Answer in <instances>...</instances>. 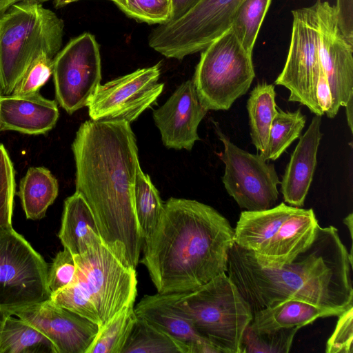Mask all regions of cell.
<instances>
[{"mask_svg":"<svg viewBox=\"0 0 353 353\" xmlns=\"http://www.w3.org/2000/svg\"><path fill=\"white\" fill-rule=\"evenodd\" d=\"M339 316L333 333L326 343V353H352L353 306Z\"/></svg>","mask_w":353,"mask_h":353,"instance_id":"38","label":"cell"},{"mask_svg":"<svg viewBox=\"0 0 353 353\" xmlns=\"http://www.w3.org/2000/svg\"><path fill=\"white\" fill-rule=\"evenodd\" d=\"M234 243V228L214 208L171 197L156 230L143 242L139 262L158 294L192 291L227 272Z\"/></svg>","mask_w":353,"mask_h":353,"instance_id":"3","label":"cell"},{"mask_svg":"<svg viewBox=\"0 0 353 353\" xmlns=\"http://www.w3.org/2000/svg\"><path fill=\"white\" fill-rule=\"evenodd\" d=\"M353 214L352 213H350L346 217H345L343 220V223L347 227L349 230L350 238L352 239V231H353Z\"/></svg>","mask_w":353,"mask_h":353,"instance_id":"43","label":"cell"},{"mask_svg":"<svg viewBox=\"0 0 353 353\" xmlns=\"http://www.w3.org/2000/svg\"><path fill=\"white\" fill-rule=\"evenodd\" d=\"M77 272L72 253L65 248L57 252L48 270L47 283L51 294L74 283Z\"/></svg>","mask_w":353,"mask_h":353,"instance_id":"37","label":"cell"},{"mask_svg":"<svg viewBox=\"0 0 353 353\" xmlns=\"http://www.w3.org/2000/svg\"><path fill=\"white\" fill-rule=\"evenodd\" d=\"M297 208L282 202L267 210L243 211L234 228V243L245 250L258 252Z\"/></svg>","mask_w":353,"mask_h":353,"instance_id":"21","label":"cell"},{"mask_svg":"<svg viewBox=\"0 0 353 353\" xmlns=\"http://www.w3.org/2000/svg\"><path fill=\"white\" fill-rule=\"evenodd\" d=\"M76 191L87 202L103 243L136 269L143 239L134 207L138 149L130 123L92 119L72 144Z\"/></svg>","mask_w":353,"mask_h":353,"instance_id":"1","label":"cell"},{"mask_svg":"<svg viewBox=\"0 0 353 353\" xmlns=\"http://www.w3.org/2000/svg\"><path fill=\"white\" fill-rule=\"evenodd\" d=\"M121 353H190L188 345L137 316Z\"/></svg>","mask_w":353,"mask_h":353,"instance_id":"28","label":"cell"},{"mask_svg":"<svg viewBox=\"0 0 353 353\" xmlns=\"http://www.w3.org/2000/svg\"><path fill=\"white\" fill-rule=\"evenodd\" d=\"M134 307H129L99 329L86 353H121L137 319Z\"/></svg>","mask_w":353,"mask_h":353,"instance_id":"31","label":"cell"},{"mask_svg":"<svg viewBox=\"0 0 353 353\" xmlns=\"http://www.w3.org/2000/svg\"><path fill=\"white\" fill-rule=\"evenodd\" d=\"M292 13L293 22L289 51L275 83L290 91L289 101L305 105L315 115L321 117L324 112L318 104L316 94L321 69L316 4L294 10Z\"/></svg>","mask_w":353,"mask_h":353,"instance_id":"10","label":"cell"},{"mask_svg":"<svg viewBox=\"0 0 353 353\" xmlns=\"http://www.w3.org/2000/svg\"><path fill=\"white\" fill-rule=\"evenodd\" d=\"M11 314L43 333L57 353H86L99 332L98 325L57 305L50 299L15 310Z\"/></svg>","mask_w":353,"mask_h":353,"instance_id":"15","label":"cell"},{"mask_svg":"<svg viewBox=\"0 0 353 353\" xmlns=\"http://www.w3.org/2000/svg\"><path fill=\"white\" fill-rule=\"evenodd\" d=\"M127 16L149 24H163L170 20L169 0H119L114 3Z\"/></svg>","mask_w":353,"mask_h":353,"instance_id":"34","label":"cell"},{"mask_svg":"<svg viewBox=\"0 0 353 353\" xmlns=\"http://www.w3.org/2000/svg\"><path fill=\"white\" fill-rule=\"evenodd\" d=\"M10 314L9 312L0 308V333L6 318Z\"/></svg>","mask_w":353,"mask_h":353,"instance_id":"45","label":"cell"},{"mask_svg":"<svg viewBox=\"0 0 353 353\" xmlns=\"http://www.w3.org/2000/svg\"><path fill=\"white\" fill-rule=\"evenodd\" d=\"M321 116L314 115L291 154L280 182L284 201L291 206L304 205L316 166V156L323 133Z\"/></svg>","mask_w":353,"mask_h":353,"instance_id":"18","label":"cell"},{"mask_svg":"<svg viewBox=\"0 0 353 353\" xmlns=\"http://www.w3.org/2000/svg\"><path fill=\"white\" fill-rule=\"evenodd\" d=\"M50 299L57 305L87 319L99 328L101 321L97 310L88 294L77 281L52 294Z\"/></svg>","mask_w":353,"mask_h":353,"instance_id":"33","label":"cell"},{"mask_svg":"<svg viewBox=\"0 0 353 353\" xmlns=\"http://www.w3.org/2000/svg\"><path fill=\"white\" fill-rule=\"evenodd\" d=\"M252 57L231 28L202 50L192 80L208 110H227L248 92L255 77Z\"/></svg>","mask_w":353,"mask_h":353,"instance_id":"6","label":"cell"},{"mask_svg":"<svg viewBox=\"0 0 353 353\" xmlns=\"http://www.w3.org/2000/svg\"><path fill=\"white\" fill-rule=\"evenodd\" d=\"M272 0H244L238 8L230 28L241 46L252 54L261 26Z\"/></svg>","mask_w":353,"mask_h":353,"instance_id":"30","label":"cell"},{"mask_svg":"<svg viewBox=\"0 0 353 353\" xmlns=\"http://www.w3.org/2000/svg\"><path fill=\"white\" fill-rule=\"evenodd\" d=\"M352 255L333 225H319L312 243L279 268L261 266L252 252L235 243L227 274L252 312L287 300H299L339 315L353 306Z\"/></svg>","mask_w":353,"mask_h":353,"instance_id":"2","label":"cell"},{"mask_svg":"<svg viewBox=\"0 0 353 353\" xmlns=\"http://www.w3.org/2000/svg\"><path fill=\"white\" fill-rule=\"evenodd\" d=\"M199 1V0H170V16L168 21L176 19L183 15Z\"/></svg>","mask_w":353,"mask_h":353,"instance_id":"40","label":"cell"},{"mask_svg":"<svg viewBox=\"0 0 353 353\" xmlns=\"http://www.w3.org/2000/svg\"><path fill=\"white\" fill-rule=\"evenodd\" d=\"M58 192L57 180L48 169L30 168L21 179L17 192L26 218L39 220L44 217Z\"/></svg>","mask_w":353,"mask_h":353,"instance_id":"24","label":"cell"},{"mask_svg":"<svg viewBox=\"0 0 353 353\" xmlns=\"http://www.w3.org/2000/svg\"><path fill=\"white\" fill-rule=\"evenodd\" d=\"M76 281L92 299L101 321V329L114 317L132 305L137 294L136 269L125 264L95 236L88 249L74 256Z\"/></svg>","mask_w":353,"mask_h":353,"instance_id":"7","label":"cell"},{"mask_svg":"<svg viewBox=\"0 0 353 353\" xmlns=\"http://www.w3.org/2000/svg\"><path fill=\"white\" fill-rule=\"evenodd\" d=\"M134 207L143 241L156 230L163 212V203L148 174L137 166L134 188Z\"/></svg>","mask_w":353,"mask_h":353,"instance_id":"27","label":"cell"},{"mask_svg":"<svg viewBox=\"0 0 353 353\" xmlns=\"http://www.w3.org/2000/svg\"><path fill=\"white\" fill-rule=\"evenodd\" d=\"M319 225L312 208H298L260 251L252 252L256 261L261 266L271 268L290 263L310 246Z\"/></svg>","mask_w":353,"mask_h":353,"instance_id":"17","label":"cell"},{"mask_svg":"<svg viewBox=\"0 0 353 353\" xmlns=\"http://www.w3.org/2000/svg\"><path fill=\"white\" fill-rule=\"evenodd\" d=\"M52 75L57 100L68 113L86 106L101 80L94 35L85 32L70 40L53 59Z\"/></svg>","mask_w":353,"mask_h":353,"instance_id":"12","label":"cell"},{"mask_svg":"<svg viewBox=\"0 0 353 353\" xmlns=\"http://www.w3.org/2000/svg\"><path fill=\"white\" fill-rule=\"evenodd\" d=\"M274 86L257 84L247 102L252 143L261 155L267 148L272 121L277 112Z\"/></svg>","mask_w":353,"mask_h":353,"instance_id":"25","label":"cell"},{"mask_svg":"<svg viewBox=\"0 0 353 353\" xmlns=\"http://www.w3.org/2000/svg\"><path fill=\"white\" fill-rule=\"evenodd\" d=\"M160 74L159 63L100 84L86 105L90 119L134 121L162 92Z\"/></svg>","mask_w":353,"mask_h":353,"instance_id":"13","label":"cell"},{"mask_svg":"<svg viewBox=\"0 0 353 353\" xmlns=\"http://www.w3.org/2000/svg\"><path fill=\"white\" fill-rule=\"evenodd\" d=\"M53 58L41 52L29 65L11 94L25 95L39 92L52 74Z\"/></svg>","mask_w":353,"mask_h":353,"instance_id":"36","label":"cell"},{"mask_svg":"<svg viewBox=\"0 0 353 353\" xmlns=\"http://www.w3.org/2000/svg\"><path fill=\"white\" fill-rule=\"evenodd\" d=\"M137 316L190 347V353H218L186 317L176 310L163 294L145 295L134 307Z\"/></svg>","mask_w":353,"mask_h":353,"instance_id":"20","label":"cell"},{"mask_svg":"<svg viewBox=\"0 0 353 353\" xmlns=\"http://www.w3.org/2000/svg\"><path fill=\"white\" fill-rule=\"evenodd\" d=\"M216 132L224 148L220 157L225 165L222 182L228 194L248 211L274 207L281 182L274 164L268 163L260 154L239 148L218 126Z\"/></svg>","mask_w":353,"mask_h":353,"instance_id":"11","label":"cell"},{"mask_svg":"<svg viewBox=\"0 0 353 353\" xmlns=\"http://www.w3.org/2000/svg\"><path fill=\"white\" fill-rule=\"evenodd\" d=\"M14 194V167L7 150L0 143V228L12 226Z\"/></svg>","mask_w":353,"mask_h":353,"instance_id":"35","label":"cell"},{"mask_svg":"<svg viewBox=\"0 0 353 353\" xmlns=\"http://www.w3.org/2000/svg\"><path fill=\"white\" fill-rule=\"evenodd\" d=\"M335 316L339 314L334 311L305 301L287 300L254 312L249 326L256 332H272L283 328H301L319 318Z\"/></svg>","mask_w":353,"mask_h":353,"instance_id":"22","label":"cell"},{"mask_svg":"<svg viewBox=\"0 0 353 353\" xmlns=\"http://www.w3.org/2000/svg\"><path fill=\"white\" fill-rule=\"evenodd\" d=\"M79 0H53V4L55 8H63L71 3L78 1ZM116 3L119 0H110Z\"/></svg>","mask_w":353,"mask_h":353,"instance_id":"44","label":"cell"},{"mask_svg":"<svg viewBox=\"0 0 353 353\" xmlns=\"http://www.w3.org/2000/svg\"><path fill=\"white\" fill-rule=\"evenodd\" d=\"M64 22L37 1H21L0 17V96L10 95L42 52L54 59L63 44Z\"/></svg>","mask_w":353,"mask_h":353,"instance_id":"4","label":"cell"},{"mask_svg":"<svg viewBox=\"0 0 353 353\" xmlns=\"http://www.w3.org/2000/svg\"><path fill=\"white\" fill-rule=\"evenodd\" d=\"M169 1H170V0H169Z\"/></svg>","mask_w":353,"mask_h":353,"instance_id":"46","label":"cell"},{"mask_svg":"<svg viewBox=\"0 0 353 353\" xmlns=\"http://www.w3.org/2000/svg\"><path fill=\"white\" fill-rule=\"evenodd\" d=\"M316 94L319 105L324 114H326L332 105V94L328 81L321 68L316 84Z\"/></svg>","mask_w":353,"mask_h":353,"instance_id":"39","label":"cell"},{"mask_svg":"<svg viewBox=\"0 0 353 353\" xmlns=\"http://www.w3.org/2000/svg\"><path fill=\"white\" fill-rule=\"evenodd\" d=\"M306 122V117L301 110L285 112L281 109L272 121L267 148L263 155L267 161H274L299 138Z\"/></svg>","mask_w":353,"mask_h":353,"instance_id":"29","label":"cell"},{"mask_svg":"<svg viewBox=\"0 0 353 353\" xmlns=\"http://www.w3.org/2000/svg\"><path fill=\"white\" fill-rule=\"evenodd\" d=\"M163 295L219 353H241L253 312L226 272L194 290Z\"/></svg>","mask_w":353,"mask_h":353,"instance_id":"5","label":"cell"},{"mask_svg":"<svg viewBox=\"0 0 353 353\" xmlns=\"http://www.w3.org/2000/svg\"><path fill=\"white\" fill-rule=\"evenodd\" d=\"M319 17V56L321 68L328 81L332 105L326 113L333 119L341 106L353 96L352 43L341 32L336 6L328 1L316 2Z\"/></svg>","mask_w":353,"mask_h":353,"instance_id":"14","label":"cell"},{"mask_svg":"<svg viewBox=\"0 0 353 353\" xmlns=\"http://www.w3.org/2000/svg\"><path fill=\"white\" fill-rule=\"evenodd\" d=\"M208 111L200 101L193 80L181 84L165 103L153 112L164 145L191 150L200 140L198 126Z\"/></svg>","mask_w":353,"mask_h":353,"instance_id":"16","label":"cell"},{"mask_svg":"<svg viewBox=\"0 0 353 353\" xmlns=\"http://www.w3.org/2000/svg\"><path fill=\"white\" fill-rule=\"evenodd\" d=\"M345 107V113H346V118H347V122L348 124V126L350 128V130L351 132H352L353 130V121H352V109H353V96L351 97L346 105Z\"/></svg>","mask_w":353,"mask_h":353,"instance_id":"42","label":"cell"},{"mask_svg":"<svg viewBox=\"0 0 353 353\" xmlns=\"http://www.w3.org/2000/svg\"><path fill=\"white\" fill-rule=\"evenodd\" d=\"M48 266L12 226L0 228V308L9 312L50 299Z\"/></svg>","mask_w":353,"mask_h":353,"instance_id":"9","label":"cell"},{"mask_svg":"<svg viewBox=\"0 0 353 353\" xmlns=\"http://www.w3.org/2000/svg\"><path fill=\"white\" fill-rule=\"evenodd\" d=\"M97 235L99 234L92 212L83 197L75 192L64 201L59 239L63 248L76 256L83 253Z\"/></svg>","mask_w":353,"mask_h":353,"instance_id":"23","label":"cell"},{"mask_svg":"<svg viewBox=\"0 0 353 353\" xmlns=\"http://www.w3.org/2000/svg\"><path fill=\"white\" fill-rule=\"evenodd\" d=\"M244 0H199L179 18L159 24L148 44L167 58L183 59L202 51L231 27Z\"/></svg>","mask_w":353,"mask_h":353,"instance_id":"8","label":"cell"},{"mask_svg":"<svg viewBox=\"0 0 353 353\" xmlns=\"http://www.w3.org/2000/svg\"><path fill=\"white\" fill-rule=\"evenodd\" d=\"M59 115L56 101L39 92L0 96V131L45 134L55 126Z\"/></svg>","mask_w":353,"mask_h":353,"instance_id":"19","label":"cell"},{"mask_svg":"<svg viewBox=\"0 0 353 353\" xmlns=\"http://www.w3.org/2000/svg\"><path fill=\"white\" fill-rule=\"evenodd\" d=\"M0 353H57L52 343L23 320L9 315L0 333Z\"/></svg>","mask_w":353,"mask_h":353,"instance_id":"26","label":"cell"},{"mask_svg":"<svg viewBox=\"0 0 353 353\" xmlns=\"http://www.w3.org/2000/svg\"><path fill=\"white\" fill-rule=\"evenodd\" d=\"M48 1L50 0H0V17L13 5L21 1H37L43 3Z\"/></svg>","mask_w":353,"mask_h":353,"instance_id":"41","label":"cell"},{"mask_svg":"<svg viewBox=\"0 0 353 353\" xmlns=\"http://www.w3.org/2000/svg\"><path fill=\"white\" fill-rule=\"evenodd\" d=\"M299 329L291 327L256 332L248 325L243 334L241 353H288Z\"/></svg>","mask_w":353,"mask_h":353,"instance_id":"32","label":"cell"}]
</instances>
